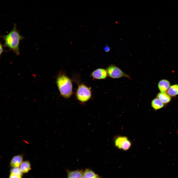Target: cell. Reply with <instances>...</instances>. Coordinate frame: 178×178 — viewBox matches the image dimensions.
<instances>
[{
  "label": "cell",
  "mask_w": 178,
  "mask_h": 178,
  "mask_svg": "<svg viewBox=\"0 0 178 178\" xmlns=\"http://www.w3.org/2000/svg\"><path fill=\"white\" fill-rule=\"evenodd\" d=\"M56 83L61 95L67 99L72 93V85L70 79L66 75L60 73L57 76Z\"/></svg>",
  "instance_id": "cell-2"
},
{
  "label": "cell",
  "mask_w": 178,
  "mask_h": 178,
  "mask_svg": "<svg viewBox=\"0 0 178 178\" xmlns=\"http://www.w3.org/2000/svg\"><path fill=\"white\" fill-rule=\"evenodd\" d=\"M170 85V83L168 80L163 79L159 82L158 84V89L161 92H166Z\"/></svg>",
  "instance_id": "cell-7"
},
{
  "label": "cell",
  "mask_w": 178,
  "mask_h": 178,
  "mask_svg": "<svg viewBox=\"0 0 178 178\" xmlns=\"http://www.w3.org/2000/svg\"><path fill=\"white\" fill-rule=\"evenodd\" d=\"M10 178H18L22 177V172L18 167H13L10 171Z\"/></svg>",
  "instance_id": "cell-12"
},
{
  "label": "cell",
  "mask_w": 178,
  "mask_h": 178,
  "mask_svg": "<svg viewBox=\"0 0 178 178\" xmlns=\"http://www.w3.org/2000/svg\"><path fill=\"white\" fill-rule=\"evenodd\" d=\"M1 37L4 41V46L8 48L17 55L20 54L19 45L20 41L23 37L20 34L16 28V24L12 29L7 34L2 35Z\"/></svg>",
  "instance_id": "cell-1"
},
{
  "label": "cell",
  "mask_w": 178,
  "mask_h": 178,
  "mask_svg": "<svg viewBox=\"0 0 178 178\" xmlns=\"http://www.w3.org/2000/svg\"><path fill=\"white\" fill-rule=\"evenodd\" d=\"M68 178H83V171L77 170L75 171H67Z\"/></svg>",
  "instance_id": "cell-9"
},
{
  "label": "cell",
  "mask_w": 178,
  "mask_h": 178,
  "mask_svg": "<svg viewBox=\"0 0 178 178\" xmlns=\"http://www.w3.org/2000/svg\"><path fill=\"white\" fill-rule=\"evenodd\" d=\"M76 95L77 99L80 102L85 103L91 98V94L90 89L84 84L79 85L78 88Z\"/></svg>",
  "instance_id": "cell-3"
},
{
  "label": "cell",
  "mask_w": 178,
  "mask_h": 178,
  "mask_svg": "<svg viewBox=\"0 0 178 178\" xmlns=\"http://www.w3.org/2000/svg\"><path fill=\"white\" fill-rule=\"evenodd\" d=\"M114 142L115 146L118 148L123 150H128L131 145V141L126 136H117L114 138Z\"/></svg>",
  "instance_id": "cell-5"
},
{
  "label": "cell",
  "mask_w": 178,
  "mask_h": 178,
  "mask_svg": "<svg viewBox=\"0 0 178 178\" xmlns=\"http://www.w3.org/2000/svg\"><path fill=\"white\" fill-rule=\"evenodd\" d=\"M20 169L22 173H27L31 169V165L28 160L22 162L20 166Z\"/></svg>",
  "instance_id": "cell-13"
},
{
  "label": "cell",
  "mask_w": 178,
  "mask_h": 178,
  "mask_svg": "<svg viewBox=\"0 0 178 178\" xmlns=\"http://www.w3.org/2000/svg\"><path fill=\"white\" fill-rule=\"evenodd\" d=\"M108 75L107 70L99 68L94 71L91 74V76L95 79H104Z\"/></svg>",
  "instance_id": "cell-6"
},
{
  "label": "cell",
  "mask_w": 178,
  "mask_h": 178,
  "mask_svg": "<svg viewBox=\"0 0 178 178\" xmlns=\"http://www.w3.org/2000/svg\"><path fill=\"white\" fill-rule=\"evenodd\" d=\"M108 75L112 78H118L125 77L130 78V76L122 71L116 66L111 65L109 66L107 69Z\"/></svg>",
  "instance_id": "cell-4"
},
{
  "label": "cell",
  "mask_w": 178,
  "mask_h": 178,
  "mask_svg": "<svg viewBox=\"0 0 178 178\" xmlns=\"http://www.w3.org/2000/svg\"><path fill=\"white\" fill-rule=\"evenodd\" d=\"M4 51V50L3 48V46L0 42V59L2 54Z\"/></svg>",
  "instance_id": "cell-16"
},
{
  "label": "cell",
  "mask_w": 178,
  "mask_h": 178,
  "mask_svg": "<svg viewBox=\"0 0 178 178\" xmlns=\"http://www.w3.org/2000/svg\"><path fill=\"white\" fill-rule=\"evenodd\" d=\"M158 98L163 104H167L169 103L171 101V97L166 92H160L158 93L157 95Z\"/></svg>",
  "instance_id": "cell-10"
},
{
  "label": "cell",
  "mask_w": 178,
  "mask_h": 178,
  "mask_svg": "<svg viewBox=\"0 0 178 178\" xmlns=\"http://www.w3.org/2000/svg\"><path fill=\"white\" fill-rule=\"evenodd\" d=\"M104 50L106 52H108L110 50V48L109 46L108 45H106L104 48Z\"/></svg>",
  "instance_id": "cell-17"
},
{
  "label": "cell",
  "mask_w": 178,
  "mask_h": 178,
  "mask_svg": "<svg viewBox=\"0 0 178 178\" xmlns=\"http://www.w3.org/2000/svg\"><path fill=\"white\" fill-rule=\"evenodd\" d=\"M83 178H100V177L92 170L90 169H86L83 171Z\"/></svg>",
  "instance_id": "cell-14"
},
{
  "label": "cell",
  "mask_w": 178,
  "mask_h": 178,
  "mask_svg": "<svg viewBox=\"0 0 178 178\" xmlns=\"http://www.w3.org/2000/svg\"><path fill=\"white\" fill-rule=\"evenodd\" d=\"M23 159L22 156L21 155L14 156L10 161V166L12 167H19L23 162Z\"/></svg>",
  "instance_id": "cell-8"
},
{
  "label": "cell",
  "mask_w": 178,
  "mask_h": 178,
  "mask_svg": "<svg viewBox=\"0 0 178 178\" xmlns=\"http://www.w3.org/2000/svg\"><path fill=\"white\" fill-rule=\"evenodd\" d=\"M167 91L168 94L170 96H174L178 95V85L170 86Z\"/></svg>",
  "instance_id": "cell-15"
},
{
  "label": "cell",
  "mask_w": 178,
  "mask_h": 178,
  "mask_svg": "<svg viewBox=\"0 0 178 178\" xmlns=\"http://www.w3.org/2000/svg\"><path fill=\"white\" fill-rule=\"evenodd\" d=\"M151 106L155 110H157L162 108L164 104L157 97L153 99L151 102Z\"/></svg>",
  "instance_id": "cell-11"
}]
</instances>
